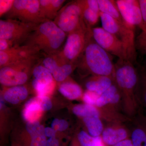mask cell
Wrapping results in <instances>:
<instances>
[{"label": "cell", "instance_id": "15", "mask_svg": "<svg viewBox=\"0 0 146 146\" xmlns=\"http://www.w3.org/2000/svg\"><path fill=\"white\" fill-rule=\"evenodd\" d=\"M130 133L121 123H112V125L104 128L102 134L103 140L107 146H112L127 138Z\"/></svg>", "mask_w": 146, "mask_h": 146}, {"label": "cell", "instance_id": "8", "mask_svg": "<svg viewBox=\"0 0 146 146\" xmlns=\"http://www.w3.org/2000/svg\"><path fill=\"white\" fill-rule=\"evenodd\" d=\"M54 22L68 34L82 26L85 22L80 1L69 3L61 8Z\"/></svg>", "mask_w": 146, "mask_h": 146}, {"label": "cell", "instance_id": "23", "mask_svg": "<svg viewBox=\"0 0 146 146\" xmlns=\"http://www.w3.org/2000/svg\"><path fill=\"white\" fill-rule=\"evenodd\" d=\"M89 135L93 137L102 136L104 130V127L102 120L96 117H87L83 118Z\"/></svg>", "mask_w": 146, "mask_h": 146}, {"label": "cell", "instance_id": "3", "mask_svg": "<svg viewBox=\"0 0 146 146\" xmlns=\"http://www.w3.org/2000/svg\"><path fill=\"white\" fill-rule=\"evenodd\" d=\"M66 33L54 21H47L38 25L26 44L48 55L55 54L65 40Z\"/></svg>", "mask_w": 146, "mask_h": 146}, {"label": "cell", "instance_id": "32", "mask_svg": "<svg viewBox=\"0 0 146 146\" xmlns=\"http://www.w3.org/2000/svg\"><path fill=\"white\" fill-rule=\"evenodd\" d=\"M68 123L65 120L55 119L53 120L51 123V128L56 131H65L68 127Z\"/></svg>", "mask_w": 146, "mask_h": 146}, {"label": "cell", "instance_id": "34", "mask_svg": "<svg viewBox=\"0 0 146 146\" xmlns=\"http://www.w3.org/2000/svg\"><path fill=\"white\" fill-rule=\"evenodd\" d=\"M41 125L38 121H31L27 122L26 125V129L30 136L34 134L41 127Z\"/></svg>", "mask_w": 146, "mask_h": 146}, {"label": "cell", "instance_id": "36", "mask_svg": "<svg viewBox=\"0 0 146 146\" xmlns=\"http://www.w3.org/2000/svg\"><path fill=\"white\" fill-rule=\"evenodd\" d=\"M12 48L10 42L6 39H0V51H5Z\"/></svg>", "mask_w": 146, "mask_h": 146}, {"label": "cell", "instance_id": "5", "mask_svg": "<svg viewBox=\"0 0 146 146\" xmlns=\"http://www.w3.org/2000/svg\"><path fill=\"white\" fill-rule=\"evenodd\" d=\"M92 36V29L85 23L80 28L68 35L65 46L59 55L68 63H77Z\"/></svg>", "mask_w": 146, "mask_h": 146}, {"label": "cell", "instance_id": "9", "mask_svg": "<svg viewBox=\"0 0 146 146\" xmlns=\"http://www.w3.org/2000/svg\"><path fill=\"white\" fill-rule=\"evenodd\" d=\"M36 58L26 59L1 68L0 82L6 86H20L28 79V72L35 64Z\"/></svg>", "mask_w": 146, "mask_h": 146}, {"label": "cell", "instance_id": "6", "mask_svg": "<svg viewBox=\"0 0 146 146\" xmlns=\"http://www.w3.org/2000/svg\"><path fill=\"white\" fill-rule=\"evenodd\" d=\"M38 25L6 19L0 21V39L10 42L12 47L21 46L27 41Z\"/></svg>", "mask_w": 146, "mask_h": 146}, {"label": "cell", "instance_id": "26", "mask_svg": "<svg viewBox=\"0 0 146 146\" xmlns=\"http://www.w3.org/2000/svg\"><path fill=\"white\" fill-rule=\"evenodd\" d=\"M82 9V15L84 20L89 26L95 25L98 23L100 18V13L86 6L84 0H80Z\"/></svg>", "mask_w": 146, "mask_h": 146}, {"label": "cell", "instance_id": "11", "mask_svg": "<svg viewBox=\"0 0 146 146\" xmlns=\"http://www.w3.org/2000/svg\"><path fill=\"white\" fill-rule=\"evenodd\" d=\"M116 3L124 21L131 28L136 27L142 31L145 30L138 0H116Z\"/></svg>", "mask_w": 146, "mask_h": 146}, {"label": "cell", "instance_id": "18", "mask_svg": "<svg viewBox=\"0 0 146 146\" xmlns=\"http://www.w3.org/2000/svg\"><path fill=\"white\" fill-rule=\"evenodd\" d=\"M114 83V78L103 76H93L86 82L87 90L101 95Z\"/></svg>", "mask_w": 146, "mask_h": 146}, {"label": "cell", "instance_id": "10", "mask_svg": "<svg viewBox=\"0 0 146 146\" xmlns=\"http://www.w3.org/2000/svg\"><path fill=\"white\" fill-rule=\"evenodd\" d=\"M92 31L95 42L106 51L117 56L119 59L128 60L126 48L115 35L102 27L92 29Z\"/></svg>", "mask_w": 146, "mask_h": 146}, {"label": "cell", "instance_id": "38", "mask_svg": "<svg viewBox=\"0 0 146 146\" xmlns=\"http://www.w3.org/2000/svg\"><path fill=\"white\" fill-rule=\"evenodd\" d=\"M56 131L51 127H47L45 128L44 133L46 137L48 138L56 137Z\"/></svg>", "mask_w": 146, "mask_h": 146}, {"label": "cell", "instance_id": "30", "mask_svg": "<svg viewBox=\"0 0 146 146\" xmlns=\"http://www.w3.org/2000/svg\"><path fill=\"white\" fill-rule=\"evenodd\" d=\"M135 45L136 51L141 54L146 55V30L142 31L136 37Z\"/></svg>", "mask_w": 146, "mask_h": 146}, {"label": "cell", "instance_id": "37", "mask_svg": "<svg viewBox=\"0 0 146 146\" xmlns=\"http://www.w3.org/2000/svg\"><path fill=\"white\" fill-rule=\"evenodd\" d=\"M46 146H60V143L56 137L50 138L47 140Z\"/></svg>", "mask_w": 146, "mask_h": 146}, {"label": "cell", "instance_id": "28", "mask_svg": "<svg viewBox=\"0 0 146 146\" xmlns=\"http://www.w3.org/2000/svg\"><path fill=\"white\" fill-rule=\"evenodd\" d=\"M32 85L35 89L37 95L42 96H47L54 89V82L50 84L44 83L41 81L34 79L32 81Z\"/></svg>", "mask_w": 146, "mask_h": 146}, {"label": "cell", "instance_id": "39", "mask_svg": "<svg viewBox=\"0 0 146 146\" xmlns=\"http://www.w3.org/2000/svg\"><path fill=\"white\" fill-rule=\"evenodd\" d=\"M112 146H133L132 141L130 138H127Z\"/></svg>", "mask_w": 146, "mask_h": 146}, {"label": "cell", "instance_id": "41", "mask_svg": "<svg viewBox=\"0 0 146 146\" xmlns=\"http://www.w3.org/2000/svg\"><path fill=\"white\" fill-rule=\"evenodd\" d=\"M13 146H22L21 145H19V144H15L14 145H13Z\"/></svg>", "mask_w": 146, "mask_h": 146}, {"label": "cell", "instance_id": "24", "mask_svg": "<svg viewBox=\"0 0 146 146\" xmlns=\"http://www.w3.org/2000/svg\"><path fill=\"white\" fill-rule=\"evenodd\" d=\"M77 140L81 146H107L102 136L93 137L84 131L78 134Z\"/></svg>", "mask_w": 146, "mask_h": 146}, {"label": "cell", "instance_id": "19", "mask_svg": "<svg viewBox=\"0 0 146 146\" xmlns=\"http://www.w3.org/2000/svg\"><path fill=\"white\" fill-rule=\"evenodd\" d=\"M131 137L133 146H146V116L137 118Z\"/></svg>", "mask_w": 146, "mask_h": 146}, {"label": "cell", "instance_id": "2", "mask_svg": "<svg viewBox=\"0 0 146 146\" xmlns=\"http://www.w3.org/2000/svg\"><path fill=\"white\" fill-rule=\"evenodd\" d=\"M80 64L93 76H103L114 78L115 65L111 55L95 42L93 36L89 39L83 53Z\"/></svg>", "mask_w": 146, "mask_h": 146}, {"label": "cell", "instance_id": "21", "mask_svg": "<svg viewBox=\"0 0 146 146\" xmlns=\"http://www.w3.org/2000/svg\"><path fill=\"white\" fill-rule=\"evenodd\" d=\"M98 1L101 12L110 16L121 23L127 25L121 15L116 1L98 0Z\"/></svg>", "mask_w": 146, "mask_h": 146}, {"label": "cell", "instance_id": "20", "mask_svg": "<svg viewBox=\"0 0 146 146\" xmlns=\"http://www.w3.org/2000/svg\"><path fill=\"white\" fill-rule=\"evenodd\" d=\"M28 95L27 89L25 86L20 85L12 86L7 89L3 94L6 101L13 104H16L25 100Z\"/></svg>", "mask_w": 146, "mask_h": 146}, {"label": "cell", "instance_id": "40", "mask_svg": "<svg viewBox=\"0 0 146 146\" xmlns=\"http://www.w3.org/2000/svg\"><path fill=\"white\" fill-rule=\"evenodd\" d=\"M71 146H81L80 144L79 143L78 141L77 140V141H74L72 144V145Z\"/></svg>", "mask_w": 146, "mask_h": 146}, {"label": "cell", "instance_id": "7", "mask_svg": "<svg viewBox=\"0 0 146 146\" xmlns=\"http://www.w3.org/2000/svg\"><path fill=\"white\" fill-rule=\"evenodd\" d=\"M6 15L7 19L27 23L39 25L47 21L41 16L38 0H15L12 8Z\"/></svg>", "mask_w": 146, "mask_h": 146}, {"label": "cell", "instance_id": "31", "mask_svg": "<svg viewBox=\"0 0 146 146\" xmlns=\"http://www.w3.org/2000/svg\"><path fill=\"white\" fill-rule=\"evenodd\" d=\"M100 95L96 93L87 90L84 93L82 99L86 104L96 106Z\"/></svg>", "mask_w": 146, "mask_h": 146}, {"label": "cell", "instance_id": "27", "mask_svg": "<svg viewBox=\"0 0 146 146\" xmlns=\"http://www.w3.org/2000/svg\"><path fill=\"white\" fill-rule=\"evenodd\" d=\"M44 129L41 125L39 129L32 136H30L29 141L26 146H46V137L45 135Z\"/></svg>", "mask_w": 146, "mask_h": 146}, {"label": "cell", "instance_id": "25", "mask_svg": "<svg viewBox=\"0 0 146 146\" xmlns=\"http://www.w3.org/2000/svg\"><path fill=\"white\" fill-rule=\"evenodd\" d=\"M33 74L35 79L43 83L50 84L54 82L52 75L44 66L38 65L35 67Z\"/></svg>", "mask_w": 146, "mask_h": 146}, {"label": "cell", "instance_id": "4", "mask_svg": "<svg viewBox=\"0 0 146 146\" xmlns=\"http://www.w3.org/2000/svg\"><path fill=\"white\" fill-rule=\"evenodd\" d=\"M102 26L106 31L115 35L124 44L128 60L133 63L136 60V50L134 30L127 25L121 23L114 18L100 12Z\"/></svg>", "mask_w": 146, "mask_h": 146}, {"label": "cell", "instance_id": "33", "mask_svg": "<svg viewBox=\"0 0 146 146\" xmlns=\"http://www.w3.org/2000/svg\"><path fill=\"white\" fill-rule=\"evenodd\" d=\"M14 0H1L0 1V16L6 15L10 11L13 7Z\"/></svg>", "mask_w": 146, "mask_h": 146}, {"label": "cell", "instance_id": "17", "mask_svg": "<svg viewBox=\"0 0 146 146\" xmlns=\"http://www.w3.org/2000/svg\"><path fill=\"white\" fill-rule=\"evenodd\" d=\"M65 1L40 0V11L42 18L46 21L54 20Z\"/></svg>", "mask_w": 146, "mask_h": 146}, {"label": "cell", "instance_id": "29", "mask_svg": "<svg viewBox=\"0 0 146 146\" xmlns=\"http://www.w3.org/2000/svg\"><path fill=\"white\" fill-rule=\"evenodd\" d=\"M138 86L140 100L144 107L146 108V71L142 72L139 76Z\"/></svg>", "mask_w": 146, "mask_h": 146}, {"label": "cell", "instance_id": "14", "mask_svg": "<svg viewBox=\"0 0 146 146\" xmlns=\"http://www.w3.org/2000/svg\"><path fill=\"white\" fill-rule=\"evenodd\" d=\"M52 106L51 101L48 96L33 97L25 104L23 112L24 119L27 122L37 121L42 112L50 110Z\"/></svg>", "mask_w": 146, "mask_h": 146}, {"label": "cell", "instance_id": "13", "mask_svg": "<svg viewBox=\"0 0 146 146\" xmlns=\"http://www.w3.org/2000/svg\"><path fill=\"white\" fill-rule=\"evenodd\" d=\"M39 52L36 48L29 45L16 46L5 51H0L1 68L23 61L36 58Z\"/></svg>", "mask_w": 146, "mask_h": 146}, {"label": "cell", "instance_id": "22", "mask_svg": "<svg viewBox=\"0 0 146 146\" xmlns=\"http://www.w3.org/2000/svg\"><path fill=\"white\" fill-rule=\"evenodd\" d=\"M59 91L63 96L68 99L74 100L83 96L80 86L73 82H67L60 84Z\"/></svg>", "mask_w": 146, "mask_h": 146}, {"label": "cell", "instance_id": "16", "mask_svg": "<svg viewBox=\"0 0 146 146\" xmlns=\"http://www.w3.org/2000/svg\"><path fill=\"white\" fill-rule=\"evenodd\" d=\"M121 100H122L121 93L114 82L109 89L100 95L96 106L118 112L116 106L119 104Z\"/></svg>", "mask_w": 146, "mask_h": 146}, {"label": "cell", "instance_id": "12", "mask_svg": "<svg viewBox=\"0 0 146 146\" xmlns=\"http://www.w3.org/2000/svg\"><path fill=\"white\" fill-rule=\"evenodd\" d=\"M43 63L58 82L65 80L78 65V62L70 63L66 62L59 54L57 56L54 54L49 55L43 60Z\"/></svg>", "mask_w": 146, "mask_h": 146}, {"label": "cell", "instance_id": "1", "mask_svg": "<svg viewBox=\"0 0 146 146\" xmlns=\"http://www.w3.org/2000/svg\"><path fill=\"white\" fill-rule=\"evenodd\" d=\"M115 65L114 82L121 93L126 114L132 116L136 114L138 108L136 91L139 76L133 63L127 59H118Z\"/></svg>", "mask_w": 146, "mask_h": 146}, {"label": "cell", "instance_id": "35", "mask_svg": "<svg viewBox=\"0 0 146 146\" xmlns=\"http://www.w3.org/2000/svg\"><path fill=\"white\" fill-rule=\"evenodd\" d=\"M141 14L145 26L146 30V0H138Z\"/></svg>", "mask_w": 146, "mask_h": 146}]
</instances>
